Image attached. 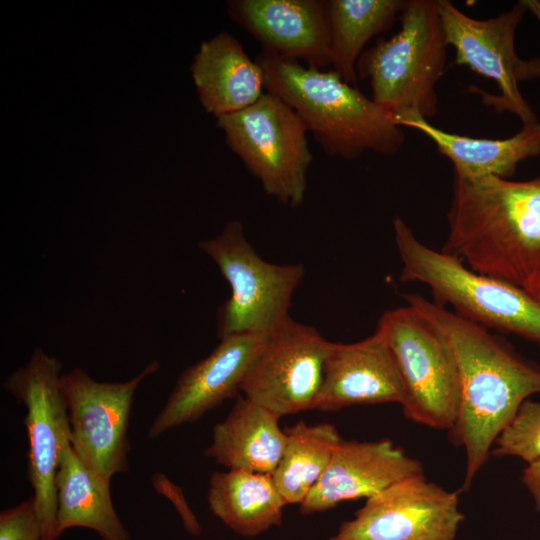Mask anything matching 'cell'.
<instances>
[{"label":"cell","instance_id":"8fae6325","mask_svg":"<svg viewBox=\"0 0 540 540\" xmlns=\"http://www.w3.org/2000/svg\"><path fill=\"white\" fill-rule=\"evenodd\" d=\"M527 7L526 2H519L496 17L475 19L449 0H437L447 45L456 52L454 63L495 81L500 94L481 92L484 102L496 110L512 112L523 125L537 119L520 93L519 82L540 78V58L525 61L515 51L516 28Z\"/></svg>","mask_w":540,"mask_h":540},{"label":"cell","instance_id":"7a4b0ae2","mask_svg":"<svg viewBox=\"0 0 540 540\" xmlns=\"http://www.w3.org/2000/svg\"><path fill=\"white\" fill-rule=\"evenodd\" d=\"M453 175L441 251L535 298L540 290V177L511 181Z\"/></svg>","mask_w":540,"mask_h":540},{"label":"cell","instance_id":"cb8c5ba5","mask_svg":"<svg viewBox=\"0 0 540 540\" xmlns=\"http://www.w3.org/2000/svg\"><path fill=\"white\" fill-rule=\"evenodd\" d=\"M281 459L271 474L286 504H301L326 471L340 443L330 423L309 425L303 420L284 429Z\"/></svg>","mask_w":540,"mask_h":540},{"label":"cell","instance_id":"ffe728a7","mask_svg":"<svg viewBox=\"0 0 540 540\" xmlns=\"http://www.w3.org/2000/svg\"><path fill=\"white\" fill-rule=\"evenodd\" d=\"M392 116L398 126L416 129L432 140L438 152L452 162L454 172L461 175L508 179L521 161L540 155V123L537 121L523 125L509 138L488 139L444 131L415 113Z\"/></svg>","mask_w":540,"mask_h":540},{"label":"cell","instance_id":"484cf974","mask_svg":"<svg viewBox=\"0 0 540 540\" xmlns=\"http://www.w3.org/2000/svg\"><path fill=\"white\" fill-rule=\"evenodd\" d=\"M0 540H42L33 496L0 513Z\"/></svg>","mask_w":540,"mask_h":540},{"label":"cell","instance_id":"6da1fadb","mask_svg":"<svg viewBox=\"0 0 540 540\" xmlns=\"http://www.w3.org/2000/svg\"><path fill=\"white\" fill-rule=\"evenodd\" d=\"M404 298L407 305L439 330L456 360L460 406L450 436L465 451L462 490H468L491 455L495 440L520 405L540 393V367L487 328L445 306L418 294H406Z\"/></svg>","mask_w":540,"mask_h":540},{"label":"cell","instance_id":"2e32d148","mask_svg":"<svg viewBox=\"0 0 540 540\" xmlns=\"http://www.w3.org/2000/svg\"><path fill=\"white\" fill-rule=\"evenodd\" d=\"M227 12L265 53L319 69L332 64L327 1L232 0Z\"/></svg>","mask_w":540,"mask_h":540},{"label":"cell","instance_id":"4fadbf2b","mask_svg":"<svg viewBox=\"0 0 540 540\" xmlns=\"http://www.w3.org/2000/svg\"><path fill=\"white\" fill-rule=\"evenodd\" d=\"M330 343L290 317L267 335L241 391L280 418L314 409Z\"/></svg>","mask_w":540,"mask_h":540},{"label":"cell","instance_id":"277c9868","mask_svg":"<svg viewBox=\"0 0 540 540\" xmlns=\"http://www.w3.org/2000/svg\"><path fill=\"white\" fill-rule=\"evenodd\" d=\"M393 229L402 262L401 281L425 285L435 303L451 306L469 321L540 346V302L536 298L426 246L400 216L393 219Z\"/></svg>","mask_w":540,"mask_h":540},{"label":"cell","instance_id":"30bf717a","mask_svg":"<svg viewBox=\"0 0 540 540\" xmlns=\"http://www.w3.org/2000/svg\"><path fill=\"white\" fill-rule=\"evenodd\" d=\"M152 360L125 382H99L81 368L60 376L70 424L71 445L80 460L98 475L111 480L129 470L131 445L127 431L133 397L140 383L158 371Z\"/></svg>","mask_w":540,"mask_h":540},{"label":"cell","instance_id":"9a60e30c","mask_svg":"<svg viewBox=\"0 0 540 540\" xmlns=\"http://www.w3.org/2000/svg\"><path fill=\"white\" fill-rule=\"evenodd\" d=\"M402 376L385 333L379 328L353 343L331 342L314 409L338 411L355 405L399 403Z\"/></svg>","mask_w":540,"mask_h":540},{"label":"cell","instance_id":"44dd1931","mask_svg":"<svg viewBox=\"0 0 540 540\" xmlns=\"http://www.w3.org/2000/svg\"><path fill=\"white\" fill-rule=\"evenodd\" d=\"M110 481L88 468L77 456L71 441L62 448L56 475V535L84 527L102 540H130L111 500Z\"/></svg>","mask_w":540,"mask_h":540},{"label":"cell","instance_id":"f1b7e54d","mask_svg":"<svg viewBox=\"0 0 540 540\" xmlns=\"http://www.w3.org/2000/svg\"><path fill=\"white\" fill-rule=\"evenodd\" d=\"M535 298L540 302V290H539L538 293L536 294Z\"/></svg>","mask_w":540,"mask_h":540},{"label":"cell","instance_id":"7c38bea8","mask_svg":"<svg viewBox=\"0 0 540 540\" xmlns=\"http://www.w3.org/2000/svg\"><path fill=\"white\" fill-rule=\"evenodd\" d=\"M463 520L458 493L420 474L366 499L329 540H455Z\"/></svg>","mask_w":540,"mask_h":540},{"label":"cell","instance_id":"d6986e66","mask_svg":"<svg viewBox=\"0 0 540 540\" xmlns=\"http://www.w3.org/2000/svg\"><path fill=\"white\" fill-rule=\"evenodd\" d=\"M279 419L271 410L238 395L226 418L213 427L204 454L231 470L272 474L286 440Z\"/></svg>","mask_w":540,"mask_h":540},{"label":"cell","instance_id":"e0dca14e","mask_svg":"<svg viewBox=\"0 0 540 540\" xmlns=\"http://www.w3.org/2000/svg\"><path fill=\"white\" fill-rule=\"evenodd\" d=\"M420 474H424L422 463L389 439H342L323 476L299 505L300 512L309 515L343 501L368 499L399 480Z\"/></svg>","mask_w":540,"mask_h":540},{"label":"cell","instance_id":"8992f818","mask_svg":"<svg viewBox=\"0 0 540 540\" xmlns=\"http://www.w3.org/2000/svg\"><path fill=\"white\" fill-rule=\"evenodd\" d=\"M198 247L216 263L231 288V296L218 311L220 339L268 335L290 318L292 296L305 273L302 264L265 261L246 239L238 220L227 222L220 234Z\"/></svg>","mask_w":540,"mask_h":540},{"label":"cell","instance_id":"603a6c76","mask_svg":"<svg viewBox=\"0 0 540 540\" xmlns=\"http://www.w3.org/2000/svg\"><path fill=\"white\" fill-rule=\"evenodd\" d=\"M406 0H328L330 50L334 71L355 86L356 66L366 43L387 30Z\"/></svg>","mask_w":540,"mask_h":540},{"label":"cell","instance_id":"7402d4cb","mask_svg":"<svg viewBox=\"0 0 540 540\" xmlns=\"http://www.w3.org/2000/svg\"><path fill=\"white\" fill-rule=\"evenodd\" d=\"M211 512L243 537H256L282 523L286 504L271 474L215 471L209 480Z\"/></svg>","mask_w":540,"mask_h":540},{"label":"cell","instance_id":"83f0119b","mask_svg":"<svg viewBox=\"0 0 540 540\" xmlns=\"http://www.w3.org/2000/svg\"><path fill=\"white\" fill-rule=\"evenodd\" d=\"M522 482L529 491L536 510L540 512V459L527 464L522 473Z\"/></svg>","mask_w":540,"mask_h":540},{"label":"cell","instance_id":"9c48e42d","mask_svg":"<svg viewBox=\"0 0 540 540\" xmlns=\"http://www.w3.org/2000/svg\"><path fill=\"white\" fill-rule=\"evenodd\" d=\"M62 364L35 348L28 362L3 382L4 389L26 408L27 477L42 540H56V475L62 448L71 441L66 403L59 386Z\"/></svg>","mask_w":540,"mask_h":540},{"label":"cell","instance_id":"ba28073f","mask_svg":"<svg viewBox=\"0 0 540 540\" xmlns=\"http://www.w3.org/2000/svg\"><path fill=\"white\" fill-rule=\"evenodd\" d=\"M377 327L385 333L402 376L405 417L450 432L459 412L460 379L446 339L409 305L385 311Z\"/></svg>","mask_w":540,"mask_h":540},{"label":"cell","instance_id":"4316f807","mask_svg":"<svg viewBox=\"0 0 540 540\" xmlns=\"http://www.w3.org/2000/svg\"><path fill=\"white\" fill-rule=\"evenodd\" d=\"M152 484L158 493L165 496L174 505L186 531L193 536H199L202 531L201 524L189 507L181 487L160 472L152 476Z\"/></svg>","mask_w":540,"mask_h":540},{"label":"cell","instance_id":"52a82bcc","mask_svg":"<svg viewBox=\"0 0 540 540\" xmlns=\"http://www.w3.org/2000/svg\"><path fill=\"white\" fill-rule=\"evenodd\" d=\"M216 123L268 196L291 208L302 205L313 155L308 130L291 106L265 91L251 106Z\"/></svg>","mask_w":540,"mask_h":540},{"label":"cell","instance_id":"3957f363","mask_svg":"<svg viewBox=\"0 0 540 540\" xmlns=\"http://www.w3.org/2000/svg\"><path fill=\"white\" fill-rule=\"evenodd\" d=\"M256 60L265 91L292 107L328 156L353 160L367 150L391 156L401 149L405 136L392 113L334 70L324 72L263 51Z\"/></svg>","mask_w":540,"mask_h":540},{"label":"cell","instance_id":"5bb4252c","mask_svg":"<svg viewBox=\"0 0 540 540\" xmlns=\"http://www.w3.org/2000/svg\"><path fill=\"white\" fill-rule=\"evenodd\" d=\"M266 337L242 334L220 339L207 357L181 373L148 428L147 437L154 439L172 428L193 423L225 400L238 396Z\"/></svg>","mask_w":540,"mask_h":540},{"label":"cell","instance_id":"5b68a950","mask_svg":"<svg viewBox=\"0 0 540 540\" xmlns=\"http://www.w3.org/2000/svg\"><path fill=\"white\" fill-rule=\"evenodd\" d=\"M401 28L360 55L356 72L368 78L372 100L392 115L437 113L436 84L445 70L447 42L437 0H406Z\"/></svg>","mask_w":540,"mask_h":540},{"label":"cell","instance_id":"ac0fdd59","mask_svg":"<svg viewBox=\"0 0 540 540\" xmlns=\"http://www.w3.org/2000/svg\"><path fill=\"white\" fill-rule=\"evenodd\" d=\"M190 72L201 106L216 119L251 106L265 92L262 67L228 32L200 44Z\"/></svg>","mask_w":540,"mask_h":540},{"label":"cell","instance_id":"d4e9b609","mask_svg":"<svg viewBox=\"0 0 540 540\" xmlns=\"http://www.w3.org/2000/svg\"><path fill=\"white\" fill-rule=\"evenodd\" d=\"M491 455L540 459V401L526 399L494 442Z\"/></svg>","mask_w":540,"mask_h":540}]
</instances>
